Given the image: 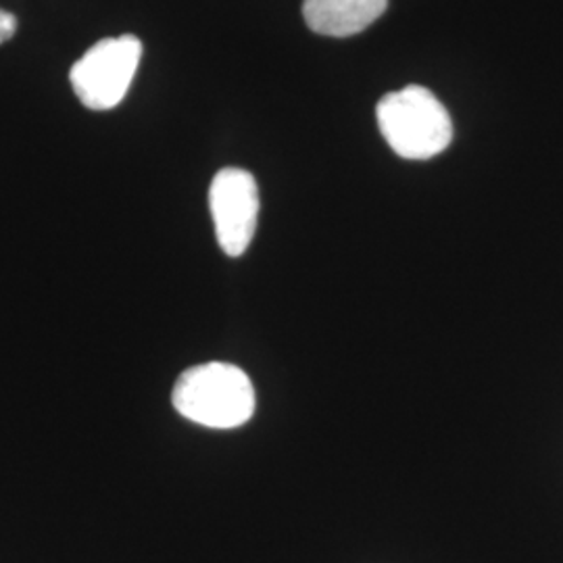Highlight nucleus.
<instances>
[{
    "mask_svg": "<svg viewBox=\"0 0 563 563\" xmlns=\"http://www.w3.org/2000/svg\"><path fill=\"white\" fill-rule=\"evenodd\" d=\"M15 32H18V20H15V15L0 9V44L11 41V38L15 36Z\"/></svg>",
    "mask_w": 563,
    "mask_h": 563,
    "instance_id": "6",
    "label": "nucleus"
},
{
    "mask_svg": "<svg viewBox=\"0 0 563 563\" xmlns=\"http://www.w3.org/2000/svg\"><path fill=\"white\" fill-rule=\"evenodd\" d=\"M141 57L142 42L132 34L97 42L69 71L76 97L92 111L118 107L132 86Z\"/></svg>",
    "mask_w": 563,
    "mask_h": 563,
    "instance_id": "3",
    "label": "nucleus"
},
{
    "mask_svg": "<svg viewBox=\"0 0 563 563\" xmlns=\"http://www.w3.org/2000/svg\"><path fill=\"white\" fill-rule=\"evenodd\" d=\"M376 118L384 141L409 162L432 159L453 141L449 111L422 86H407L384 95L376 107Z\"/></svg>",
    "mask_w": 563,
    "mask_h": 563,
    "instance_id": "2",
    "label": "nucleus"
},
{
    "mask_svg": "<svg viewBox=\"0 0 563 563\" xmlns=\"http://www.w3.org/2000/svg\"><path fill=\"white\" fill-rule=\"evenodd\" d=\"M388 9V0H305L302 15L320 36L349 38L367 30Z\"/></svg>",
    "mask_w": 563,
    "mask_h": 563,
    "instance_id": "5",
    "label": "nucleus"
},
{
    "mask_svg": "<svg viewBox=\"0 0 563 563\" xmlns=\"http://www.w3.org/2000/svg\"><path fill=\"white\" fill-rule=\"evenodd\" d=\"M172 402L181 418L216 430H232L255 413V386L241 367L209 362L188 367L172 390Z\"/></svg>",
    "mask_w": 563,
    "mask_h": 563,
    "instance_id": "1",
    "label": "nucleus"
},
{
    "mask_svg": "<svg viewBox=\"0 0 563 563\" xmlns=\"http://www.w3.org/2000/svg\"><path fill=\"white\" fill-rule=\"evenodd\" d=\"M209 209L223 253L241 257L253 242L260 218V188L253 174L241 167H223L211 181Z\"/></svg>",
    "mask_w": 563,
    "mask_h": 563,
    "instance_id": "4",
    "label": "nucleus"
}]
</instances>
